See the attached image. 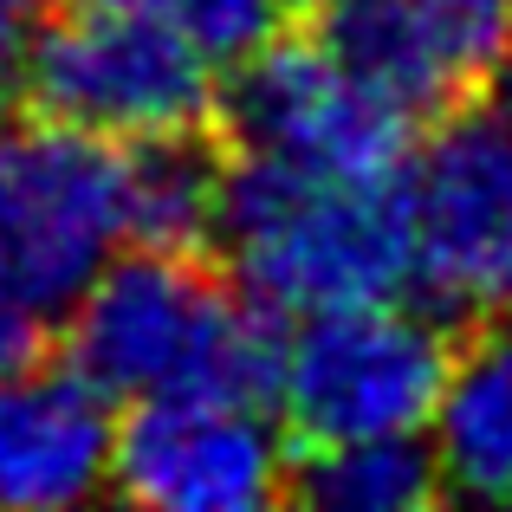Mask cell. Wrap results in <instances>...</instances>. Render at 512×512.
<instances>
[{"label": "cell", "instance_id": "1", "mask_svg": "<svg viewBox=\"0 0 512 512\" xmlns=\"http://www.w3.org/2000/svg\"><path fill=\"white\" fill-rule=\"evenodd\" d=\"M279 318L286 312L234 286L214 253L137 247L111 253L65 305V363L117 402L195 389L273 409L286 357Z\"/></svg>", "mask_w": 512, "mask_h": 512}, {"label": "cell", "instance_id": "2", "mask_svg": "<svg viewBox=\"0 0 512 512\" xmlns=\"http://www.w3.org/2000/svg\"><path fill=\"white\" fill-rule=\"evenodd\" d=\"M273 312L396 299L415 279L409 175H331L227 150L214 260Z\"/></svg>", "mask_w": 512, "mask_h": 512}, {"label": "cell", "instance_id": "3", "mask_svg": "<svg viewBox=\"0 0 512 512\" xmlns=\"http://www.w3.org/2000/svg\"><path fill=\"white\" fill-rule=\"evenodd\" d=\"M13 111L111 143H150L214 130L221 78L208 52L163 20L104 0H59V13L26 39L0 85V117Z\"/></svg>", "mask_w": 512, "mask_h": 512}, {"label": "cell", "instance_id": "4", "mask_svg": "<svg viewBox=\"0 0 512 512\" xmlns=\"http://www.w3.org/2000/svg\"><path fill=\"white\" fill-rule=\"evenodd\" d=\"M454 338L441 318L396 299H357L299 312L279 357V396L299 448L370 435H422L448 383Z\"/></svg>", "mask_w": 512, "mask_h": 512}, {"label": "cell", "instance_id": "5", "mask_svg": "<svg viewBox=\"0 0 512 512\" xmlns=\"http://www.w3.org/2000/svg\"><path fill=\"white\" fill-rule=\"evenodd\" d=\"M227 150L331 175H409L422 117L389 98L325 33H273L234 59L214 117Z\"/></svg>", "mask_w": 512, "mask_h": 512}, {"label": "cell", "instance_id": "6", "mask_svg": "<svg viewBox=\"0 0 512 512\" xmlns=\"http://www.w3.org/2000/svg\"><path fill=\"white\" fill-rule=\"evenodd\" d=\"M117 247H130L124 143L39 117L0 137V286L65 318Z\"/></svg>", "mask_w": 512, "mask_h": 512}, {"label": "cell", "instance_id": "7", "mask_svg": "<svg viewBox=\"0 0 512 512\" xmlns=\"http://www.w3.org/2000/svg\"><path fill=\"white\" fill-rule=\"evenodd\" d=\"M415 279L454 318L512 312V130L448 111L409 163Z\"/></svg>", "mask_w": 512, "mask_h": 512}, {"label": "cell", "instance_id": "8", "mask_svg": "<svg viewBox=\"0 0 512 512\" xmlns=\"http://www.w3.org/2000/svg\"><path fill=\"white\" fill-rule=\"evenodd\" d=\"M111 487L163 512H260L292 500V448L266 402L143 396L111 448Z\"/></svg>", "mask_w": 512, "mask_h": 512}, {"label": "cell", "instance_id": "9", "mask_svg": "<svg viewBox=\"0 0 512 512\" xmlns=\"http://www.w3.org/2000/svg\"><path fill=\"white\" fill-rule=\"evenodd\" d=\"M512 0H344L325 39L415 117H448L480 98L506 46Z\"/></svg>", "mask_w": 512, "mask_h": 512}, {"label": "cell", "instance_id": "10", "mask_svg": "<svg viewBox=\"0 0 512 512\" xmlns=\"http://www.w3.org/2000/svg\"><path fill=\"white\" fill-rule=\"evenodd\" d=\"M111 396L91 389L72 363L7 376L0 383V506H78L111 487Z\"/></svg>", "mask_w": 512, "mask_h": 512}, {"label": "cell", "instance_id": "11", "mask_svg": "<svg viewBox=\"0 0 512 512\" xmlns=\"http://www.w3.org/2000/svg\"><path fill=\"white\" fill-rule=\"evenodd\" d=\"M428 422L441 487L454 500H512V312L454 344Z\"/></svg>", "mask_w": 512, "mask_h": 512}, {"label": "cell", "instance_id": "12", "mask_svg": "<svg viewBox=\"0 0 512 512\" xmlns=\"http://www.w3.org/2000/svg\"><path fill=\"white\" fill-rule=\"evenodd\" d=\"M124 188H130V247L214 253L221 188H227L221 130L124 143Z\"/></svg>", "mask_w": 512, "mask_h": 512}, {"label": "cell", "instance_id": "13", "mask_svg": "<svg viewBox=\"0 0 512 512\" xmlns=\"http://www.w3.org/2000/svg\"><path fill=\"white\" fill-rule=\"evenodd\" d=\"M292 500L325 512H415L428 500H448V487H441L428 441L370 435V441L305 448V461H292Z\"/></svg>", "mask_w": 512, "mask_h": 512}, {"label": "cell", "instance_id": "14", "mask_svg": "<svg viewBox=\"0 0 512 512\" xmlns=\"http://www.w3.org/2000/svg\"><path fill=\"white\" fill-rule=\"evenodd\" d=\"M104 7H130L143 20H163L188 46H201L214 65L247 59L260 39L279 33V0H104Z\"/></svg>", "mask_w": 512, "mask_h": 512}, {"label": "cell", "instance_id": "15", "mask_svg": "<svg viewBox=\"0 0 512 512\" xmlns=\"http://www.w3.org/2000/svg\"><path fill=\"white\" fill-rule=\"evenodd\" d=\"M33 363H46V312H33L13 286H0V383Z\"/></svg>", "mask_w": 512, "mask_h": 512}, {"label": "cell", "instance_id": "16", "mask_svg": "<svg viewBox=\"0 0 512 512\" xmlns=\"http://www.w3.org/2000/svg\"><path fill=\"white\" fill-rule=\"evenodd\" d=\"M59 13V0H0V85H7L13 59L26 52V39Z\"/></svg>", "mask_w": 512, "mask_h": 512}, {"label": "cell", "instance_id": "17", "mask_svg": "<svg viewBox=\"0 0 512 512\" xmlns=\"http://www.w3.org/2000/svg\"><path fill=\"white\" fill-rule=\"evenodd\" d=\"M480 98H487V111L512 130V26H506V46H500V59H493V72H487V85H480Z\"/></svg>", "mask_w": 512, "mask_h": 512}, {"label": "cell", "instance_id": "18", "mask_svg": "<svg viewBox=\"0 0 512 512\" xmlns=\"http://www.w3.org/2000/svg\"><path fill=\"white\" fill-rule=\"evenodd\" d=\"M286 13H299V20H325L331 7H344V0H279Z\"/></svg>", "mask_w": 512, "mask_h": 512}]
</instances>
